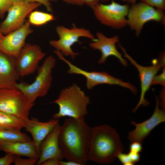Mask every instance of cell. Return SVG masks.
<instances>
[{"mask_svg":"<svg viewBox=\"0 0 165 165\" xmlns=\"http://www.w3.org/2000/svg\"><path fill=\"white\" fill-rule=\"evenodd\" d=\"M91 128L84 119H66L61 126L60 147L67 160L85 165L88 160Z\"/></svg>","mask_w":165,"mask_h":165,"instance_id":"1","label":"cell"},{"mask_svg":"<svg viewBox=\"0 0 165 165\" xmlns=\"http://www.w3.org/2000/svg\"><path fill=\"white\" fill-rule=\"evenodd\" d=\"M123 149L119 134L111 126L103 125L91 128L88 160L110 164Z\"/></svg>","mask_w":165,"mask_h":165,"instance_id":"2","label":"cell"},{"mask_svg":"<svg viewBox=\"0 0 165 165\" xmlns=\"http://www.w3.org/2000/svg\"><path fill=\"white\" fill-rule=\"evenodd\" d=\"M59 106V110L53 116L59 119L65 117L84 119L87 113L89 97L78 85L74 84L62 90L58 98L53 102Z\"/></svg>","mask_w":165,"mask_h":165,"instance_id":"3","label":"cell"},{"mask_svg":"<svg viewBox=\"0 0 165 165\" xmlns=\"http://www.w3.org/2000/svg\"><path fill=\"white\" fill-rule=\"evenodd\" d=\"M56 64V60L50 55L45 60L39 68L34 81L30 84L25 82L17 83L15 88L20 90L29 101L34 104L39 97L46 95L50 90L52 81V72Z\"/></svg>","mask_w":165,"mask_h":165,"instance_id":"4","label":"cell"},{"mask_svg":"<svg viewBox=\"0 0 165 165\" xmlns=\"http://www.w3.org/2000/svg\"><path fill=\"white\" fill-rule=\"evenodd\" d=\"M154 21L164 24L165 15L164 10L140 2L132 4L130 7L127 16V25L139 36L144 25Z\"/></svg>","mask_w":165,"mask_h":165,"instance_id":"5","label":"cell"},{"mask_svg":"<svg viewBox=\"0 0 165 165\" xmlns=\"http://www.w3.org/2000/svg\"><path fill=\"white\" fill-rule=\"evenodd\" d=\"M34 105L16 88H0V111L26 120Z\"/></svg>","mask_w":165,"mask_h":165,"instance_id":"6","label":"cell"},{"mask_svg":"<svg viewBox=\"0 0 165 165\" xmlns=\"http://www.w3.org/2000/svg\"><path fill=\"white\" fill-rule=\"evenodd\" d=\"M130 6L121 4L113 0L108 4L99 3L92 9L97 19L102 24L116 29L127 25V16Z\"/></svg>","mask_w":165,"mask_h":165,"instance_id":"7","label":"cell"},{"mask_svg":"<svg viewBox=\"0 0 165 165\" xmlns=\"http://www.w3.org/2000/svg\"><path fill=\"white\" fill-rule=\"evenodd\" d=\"M56 31L59 38L57 40H50L49 42L50 45L63 55L70 56L72 59L75 58L79 53L74 52L72 46L76 42H79V38L86 37L92 41L96 39L88 30L78 28L75 25L71 28L58 25L56 27Z\"/></svg>","mask_w":165,"mask_h":165,"instance_id":"8","label":"cell"},{"mask_svg":"<svg viewBox=\"0 0 165 165\" xmlns=\"http://www.w3.org/2000/svg\"><path fill=\"white\" fill-rule=\"evenodd\" d=\"M119 47L122 50L125 57L138 70L141 82V93L139 101L133 109L135 112L141 105L147 106L149 103L145 98L146 93L149 90L154 77L161 68L165 67V53L163 51L160 53L157 59L152 61V65L144 66L139 64L127 52L125 49L120 44Z\"/></svg>","mask_w":165,"mask_h":165,"instance_id":"9","label":"cell"},{"mask_svg":"<svg viewBox=\"0 0 165 165\" xmlns=\"http://www.w3.org/2000/svg\"><path fill=\"white\" fill-rule=\"evenodd\" d=\"M56 54L60 59L65 62L68 65L69 68L68 72V73L81 75L86 78V86L89 90H91L99 85L108 84L117 85L127 88L134 94L137 92L136 88L130 82H124L105 72H88L83 70L75 65L66 59L60 52H57Z\"/></svg>","mask_w":165,"mask_h":165,"instance_id":"10","label":"cell"},{"mask_svg":"<svg viewBox=\"0 0 165 165\" xmlns=\"http://www.w3.org/2000/svg\"><path fill=\"white\" fill-rule=\"evenodd\" d=\"M41 5L37 2L24 1L13 4L7 12L6 17L0 25L3 34L6 35L20 27L29 14Z\"/></svg>","mask_w":165,"mask_h":165,"instance_id":"11","label":"cell"},{"mask_svg":"<svg viewBox=\"0 0 165 165\" xmlns=\"http://www.w3.org/2000/svg\"><path fill=\"white\" fill-rule=\"evenodd\" d=\"M45 56L38 45H25L16 58L15 67L18 75L23 77L34 73Z\"/></svg>","mask_w":165,"mask_h":165,"instance_id":"12","label":"cell"},{"mask_svg":"<svg viewBox=\"0 0 165 165\" xmlns=\"http://www.w3.org/2000/svg\"><path fill=\"white\" fill-rule=\"evenodd\" d=\"M33 31L27 20L20 27L4 36L0 42V51L16 58L25 45L27 37Z\"/></svg>","mask_w":165,"mask_h":165,"instance_id":"13","label":"cell"},{"mask_svg":"<svg viewBox=\"0 0 165 165\" xmlns=\"http://www.w3.org/2000/svg\"><path fill=\"white\" fill-rule=\"evenodd\" d=\"M156 106L154 112L148 119L140 123L132 121L131 124L135 129L128 134V139L131 142L137 141L142 143L144 139L157 126L165 121V113L159 108L160 101L156 97Z\"/></svg>","mask_w":165,"mask_h":165,"instance_id":"14","label":"cell"},{"mask_svg":"<svg viewBox=\"0 0 165 165\" xmlns=\"http://www.w3.org/2000/svg\"><path fill=\"white\" fill-rule=\"evenodd\" d=\"M96 35V39L90 43L89 46L92 49L101 52V55L98 61L99 64L105 63L108 58L113 56L116 57L123 66L127 65L126 60L123 57L116 47V45L119 40L118 35L108 37L100 32H97Z\"/></svg>","mask_w":165,"mask_h":165,"instance_id":"15","label":"cell"},{"mask_svg":"<svg viewBox=\"0 0 165 165\" xmlns=\"http://www.w3.org/2000/svg\"><path fill=\"white\" fill-rule=\"evenodd\" d=\"M61 127V126L57 124L42 142L37 165H41L46 160L51 158L60 160L64 158L59 143Z\"/></svg>","mask_w":165,"mask_h":165,"instance_id":"16","label":"cell"},{"mask_svg":"<svg viewBox=\"0 0 165 165\" xmlns=\"http://www.w3.org/2000/svg\"><path fill=\"white\" fill-rule=\"evenodd\" d=\"M24 127L31 135L36 150L39 155L41 144L54 127L59 123V120L53 119L42 122L32 117L24 120Z\"/></svg>","mask_w":165,"mask_h":165,"instance_id":"17","label":"cell"},{"mask_svg":"<svg viewBox=\"0 0 165 165\" xmlns=\"http://www.w3.org/2000/svg\"><path fill=\"white\" fill-rule=\"evenodd\" d=\"M15 62L16 58L0 51V88H15L20 77Z\"/></svg>","mask_w":165,"mask_h":165,"instance_id":"18","label":"cell"},{"mask_svg":"<svg viewBox=\"0 0 165 165\" xmlns=\"http://www.w3.org/2000/svg\"><path fill=\"white\" fill-rule=\"evenodd\" d=\"M0 150L19 156L38 158L39 155L33 141L10 142H0Z\"/></svg>","mask_w":165,"mask_h":165,"instance_id":"19","label":"cell"},{"mask_svg":"<svg viewBox=\"0 0 165 165\" xmlns=\"http://www.w3.org/2000/svg\"><path fill=\"white\" fill-rule=\"evenodd\" d=\"M24 120L15 116L0 111V129L21 131Z\"/></svg>","mask_w":165,"mask_h":165,"instance_id":"20","label":"cell"},{"mask_svg":"<svg viewBox=\"0 0 165 165\" xmlns=\"http://www.w3.org/2000/svg\"><path fill=\"white\" fill-rule=\"evenodd\" d=\"M30 141V138L21 131L0 129V142H25Z\"/></svg>","mask_w":165,"mask_h":165,"instance_id":"21","label":"cell"},{"mask_svg":"<svg viewBox=\"0 0 165 165\" xmlns=\"http://www.w3.org/2000/svg\"><path fill=\"white\" fill-rule=\"evenodd\" d=\"M28 22L36 26L44 25L54 20L55 18L52 13L39 10H33L28 15Z\"/></svg>","mask_w":165,"mask_h":165,"instance_id":"22","label":"cell"},{"mask_svg":"<svg viewBox=\"0 0 165 165\" xmlns=\"http://www.w3.org/2000/svg\"><path fill=\"white\" fill-rule=\"evenodd\" d=\"M38 159L30 158L28 159H23L19 156L15 155L14 163L15 165H34L36 164Z\"/></svg>","mask_w":165,"mask_h":165,"instance_id":"23","label":"cell"},{"mask_svg":"<svg viewBox=\"0 0 165 165\" xmlns=\"http://www.w3.org/2000/svg\"><path fill=\"white\" fill-rule=\"evenodd\" d=\"M141 2L156 8L164 10L165 9V0H140Z\"/></svg>","mask_w":165,"mask_h":165,"instance_id":"24","label":"cell"},{"mask_svg":"<svg viewBox=\"0 0 165 165\" xmlns=\"http://www.w3.org/2000/svg\"><path fill=\"white\" fill-rule=\"evenodd\" d=\"M159 84L161 85L163 88L165 86V68H163L162 72L159 75H155L152 83V85Z\"/></svg>","mask_w":165,"mask_h":165,"instance_id":"25","label":"cell"},{"mask_svg":"<svg viewBox=\"0 0 165 165\" xmlns=\"http://www.w3.org/2000/svg\"><path fill=\"white\" fill-rule=\"evenodd\" d=\"M24 1L30 2H35L43 5L46 10L49 12H53L51 3L52 2L56 1V0H23Z\"/></svg>","mask_w":165,"mask_h":165,"instance_id":"26","label":"cell"},{"mask_svg":"<svg viewBox=\"0 0 165 165\" xmlns=\"http://www.w3.org/2000/svg\"><path fill=\"white\" fill-rule=\"evenodd\" d=\"M10 0H0V17H3L12 5Z\"/></svg>","mask_w":165,"mask_h":165,"instance_id":"27","label":"cell"},{"mask_svg":"<svg viewBox=\"0 0 165 165\" xmlns=\"http://www.w3.org/2000/svg\"><path fill=\"white\" fill-rule=\"evenodd\" d=\"M4 156L0 158V165H9L14 163L15 155L9 153H6Z\"/></svg>","mask_w":165,"mask_h":165,"instance_id":"28","label":"cell"},{"mask_svg":"<svg viewBox=\"0 0 165 165\" xmlns=\"http://www.w3.org/2000/svg\"><path fill=\"white\" fill-rule=\"evenodd\" d=\"M117 158L119 161L124 165H132L134 164L131 160L128 153H119L117 156Z\"/></svg>","mask_w":165,"mask_h":165,"instance_id":"29","label":"cell"},{"mask_svg":"<svg viewBox=\"0 0 165 165\" xmlns=\"http://www.w3.org/2000/svg\"><path fill=\"white\" fill-rule=\"evenodd\" d=\"M142 149V143L137 141L132 142L129 146L130 152L139 153Z\"/></svg>","mask_w":165,"mask_h":165,"instance_id":"30","label":"cell"},{"mask_svg":"<svg viewBox=\"0 0 165 165\" xmlns=\"http://www.w3.org/2000/svg\"><path fill=\"white\" fill-rule=\"evenodd\" d=\"M60 160L56 158H51L43 162L41 165H59Z\"/></svg>","mask_w":165,"mask_h":165,"instance_id":"31","label":"cell"},{"mask_svg":"<svg viewBox=\"0 0 165 165\" xmlns=\"http://www.w3.org/2000/svg\"><path fill=\"white\" fill-rule=\"evenodd\" d=\"M128 154L131 160L134 164L139 161L140 159V155L139 153H135L129 151Z\"/></svg>","mask_w":165,"mask_h":165,"instance_id":"32","label":"cell"},{"mask_svg":"<svg viewBox=\"0 0 165 165\" xmlns=\"http://www.w3.org/2000/svg\"><path fill=\"white\" fill-rule=\"evenodd\" d=\"M68 4L77 6H82L84 5L83 0H61Z\"/></svg>","mask_w":165,"mask_h":165,"instance_id":"33","label":"cell"},{"mask_svg":"<svg viewBox=\"0 0 165 165\" xmlns=\"http://www.w3.org/2000/svg\"><path fill=\"white\" fill-rule=\"evenodd\" d=\"M84 4L92 9L100 3L101 0H83Z\"/></svg>","mask_w":165,"mask_h":165,"instance_id":"34","label":"cell"},{"mask_svg":"<svg viewBox=\"0 0 165 165\" xmlns=\"http://www.w3.org/2000/svg\"><path fill=\"white\" fill-rule=\"evenodd\" d=\"M67 160V161L60 160L59 165H81L80 163L74 161Z\"/></svg>","mask_w":165,"mask_h":165,"instance_id":"35","label":"cell"},{"mask_svg":"<svg viewBox=\"0 0 165 165\" xmlns=\"http://www.w3.org/2000/svg\"><path fill=\"white\" fill-rule=\"evenodd\" d=\"M122 1L126 4L131 5L136 3L137 0H121Z\"/></svg>","mask_w":165,"mask_h":165,"instance_id":"36","label":"cell"},{"mask_svg":"<svg viewBox=\"0 0 165 165\" xmlns=\"http://www.w3.org/2000/svg\"><path fill=\"white\" fill-rule=\"evenodd\" d=\"M12 4L18 3L24 1L23 0H10Z\"/></svg>","mask_w":165,"mask_h":165,"instance_id":"37","label":"cell"},{"mask_svg":"<svg viewBox=\"0 0 165 165\" xmlns=\"http://www.w3.org/2000/svg\"><path fill=\"white\" fill-rule=\"evenodd\" d=\"M4 35L3 34L2 32V31H1V28L0 27V42L3 38L4 37Z\"/></svg>","mask_w":165,"mask_h":165,"instance_id":"38","label":"cell"},{"mask_svg":"<svg viewBox=\"0 0 165 165\" xmlns=\"http://www.w3.org/2000/svg\"><path fill=\"white\" fill-rule=\"evenodd\" d=\"M104 2H108L110 0H101Z\"/></svg>","mask_w":165,"mask_h":165,"instance_id":"39","label":"cell"}]
</instances>
